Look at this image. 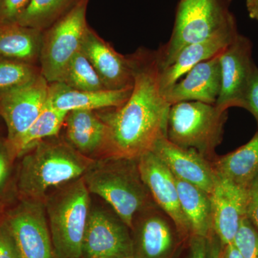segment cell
<instances>
[{
	"label": "cell",
	"instance_id": "cell-32",
	"mask_svg": "<svg viewBox=\"0 0 258 258\" xmlns=\"http://www.w3.org/2000/svg\"><path fill=\"white\" fill-rule=\"evenodd\" d=\"M0 258H20L16 243L8 225L0 228Z\"/></svg>",
	"mask_w": 258,
	"mask_h": 258
},
{
	"label": "cell",
	"instance_id": "cell-25",
	"mask_svg": "<svg viewBox=\"0 0 258 258\" xmlns=\"http://www.w3.org/2000/svg\"><path fill=\"white\" fill-rule=\"evenodd\" d=\"M81 0H30L16 23L44 32Z\"/></svg>",
	"mask_w": 258,
	"mask_h": 258
},
{
	"label": "cell",
	"instance_id": "cell-24",
	"mask_svg": "<svg viewBox=\"0 0 258 258\" xmlns=\"http://www.w3.org/2000/svg\"><path fill=\"white\" fill-rule=\"evenodd\" d=\"M67 112L56 109L48 103L31 126L9 151L11 157L28 152L35 144L45 139L57 137L64 125Z\"/></svg>",
	"mask_w": 258,
	"mask_h": 258
},
{
	"label": "cell",
	"instance_id": "cell-14",
	"mask_svg": "<svg viewBox=\"0 0 258 258\" xmlns=\"http://www.w3.org/2000/svg\"><path fill=\"white\" fill-rule=\"evenodd\" d=\"M176 178L198 186L211 195L217 174L209 160L196 150L178 147L162 136L152 151Z\"/></svg>",
	"mask_w": 258,
	"mask_h": 258
},
{
	"label": "cell",
	"instance_id": "cell-8",
	"mask_svg": "<svg viewBox=\"0 0 258 258\" xmlns=\"http://www.w3.org/2000/svg\"><path fill=\"white\" fill-rule=\"evenodd\" d=\"M133 258H179L184 240L157 205L139 212L131 227Z\"/></svg>",
	"mask_w": 258,
	"mask_h": 258
},
{
	"label": "cell",
	"instance_id": "cell-2",
	"mask_svg": "<svg viewBox=\"0 0 258 258\" xmlns=\"http://www.w3.org/2000/svg\"><path fill=\"white\" fill-rule=\"evenodd\" d=\"M83 178L89 192L106 201L130 229L137 214L156 205L141 176L138 159H94Z\"/></svg>",
	"mask_w": 258,
	"mask_h": 258
},
{
	"label": "cell",
	"instance_id": "cell-6",
	"mask_svg": "<svg viewBox=\"0 0 258 258\" xmlns=\"http://www.w3.org/2000/svg\"><path fill=\"white\" fill-rule=\"evenodd\" d=\"M227 119V111L215 105L180 102L170 107L166 137L178 147L195 149L212 161L223 139Z\"/></svg>",
	"mask_w": 258,
	"mask_h": 258
},
{
	"label": "cell",
	"instance_id": "cell-23",
	"mask_svg": "<svg viewBox=\"0 0 258 258\" xmlns=\"http://www.w3.org/2000/svg\"><path fill=\"white\" fill-rule=\"evenodd\" d=\"M212 165L217 175L247 187L258 174V132L234 152L217 156Z\"/></svg>",
	"mask_w": 258,
	"mask_h": 258
},
{
	"label": "cell",
	"instance_id": "cell-22",
	"mask_svg": "<svg viewBox=\"0 0 258 258\" xmlns=\"http://www.w3.org/2000/svg\"><path fill=\"white\" fill-rule=\"evenodd\" d=\"M175 181L180 205L189 224L191 235L208 238L214 232L210 195L176 177Z\"/></svg>",
	"mask_w": 258,
	"mask_h": 258
},
{
	"label": "cell",
	"instance_id": "cell-20",
	"mask_svg": "<svg viewBox=\"0 0 258 258\" xmlns=\"http://www.w3.org/2000/svg\"><path fill=\"white\" fill-rule=\"evenodd\" d=\"M66 140L76 150L93 159L104 154L108 139V128L94 111L77 110L69 112L64 120Z\"/></svg>",
	"mask_w": 258,
	"mask_h": 258
},
{
	"label": "cell",
	"instance_id": "cell-18",
	"mask_svg": "<svg viewBox=\"0 0 258 258\" xmlns=\"http://www.w3.org/2000/svg\"><path fill=\"white\" fill-rule=\"evenodd\" d=\"M238 34L237 23H235L208 38L184 47L170 66L161 69L160 86L163 94L194 66L222 52L235 40Z\"/></svg>",
	"mask_w": 258,
	"mask_h": 258
},
{
	"label": "cell",
	"instance_id": "cell-36",
	"mask_svg": "<svg viewBox=\"0 0 258 258\" xmlns=\"http://www.w3.org/2000/svg\"><path fill=\"white\" fill-rule=\"evenodd\" d=\"M8 174V161L6 154L0 152V187L4 184Z\"/></svg>",
	"mask_w": 258,
	"mask_h": 258
},
{
	"label": "cell",
	"instance_id": "cell-9",
	"mask_svg": "<svg viewBox=\"0 0 258 258\" xmlns=\"http://www.w3.org/2000/svg\"><path fill=\"white\" fill-rule=\"evenodd\" d=\"M49 83L41 74L30 83L0 91V115L8 126V152L46 106Z\"/></svg>",
	"mask_w": 258,
	"mask_h": 258
},
{
	"label": "cell",
	"instance_id": "cell-34",
	"mask_svg": "<svg viewBox=\"0 0 258 258\" xmlns=\"http://www.w3.org/2000/svg\"><path fill=\"white\" fill-rule=\"evenodd\" d=\"M208 239V258H221L222 245L220 239L214 232Z\"/></svg>",
	"mask_w": 258,
	"mask_h": 258
},
{
	"label": "cell",
	"instance_id": "cell-31",
	"mask_svg": "<svg viewBox=\"0 0 258 258\" xmlns=\"http://www.w3.org/2000/svg\"><path fill=\"white\" fill-rule=\"evenodd\" d=\"M242 108L252 113L258 126V68L254 69Z\"/></svg>",
	"mask_w": 258,
	"mask_h": 258
},
{
	"label": "cell",
	"instance_id": "cell-5",
	"mask_svg": "<svg viewBox=\"0 0 258 258\" xmlns=\"http://www.w3.org/2000/svg\"><path fill=\"white\" fill-rule=\"evenodd\" d=\"M232 0H179L169 41L157 50L162 69L170 66L184 47L208 38L237 23Z\"/></svg>",
	"mask_w": 258,
	"mask_h": 258
},
{
	"label": "cell",
	"instance_id": "cell-3",
	"mask_svg": "<svg viewBox=\"0 0 258 258\" xmlns=\"http://www.w3.org/2000/svg\"><path fill=\"white\" fill-rule=\"evenodd\" d=\"M28 152L22 164L20 187L26 199L32 200H44L51 189L82 177L94 159L57 137L38 142Z\"/></svg>",
	"mask_w": 258,
	"mask_h": 258
},
{
	"label": "cell",
	"instance_id": "cell-30",
	"mask_svg": "<svg viewBox=\"0 0 258 258\" xmlns=\"http://www.w3.org/2000/svg\"><path fill=\"white\" fill-rule=\"evenodd\" d=\"M246 216L258 231V174L247 185Z\"/></svg>",
	"mask_w": 258,
	"mask_h": 258
},
{
	"label": "cell",
	"instance_id": "cell-21",
	"mask_svg": "<svg viewBox=\"0 0 258 258\" xmlns=\"http://www.w3.org/2000/svg\"><path fill=\"white\" fill-rule=\"evenodd\" d=\"M43 32L17 23H0V55L33 64L39 60Z\"/></svg>",
	"mask_w": 258,
	"mask_h": 258
},
{
	"label": "cell",
	"instance_id": "cell-12",
	"mask_svg": "<svg viewBox=\"0 0 258 258\" xmlns=\"http://www.w3.org/2000/svg\"><path fill=\"white\" fill-rule=\"evenodd\" d=\"M7 225L14 238L20 258H57L44 200L26 199L10 217Z\"/></svg>",
	"mask_w": 258,
	"mask_h": 258
},
{
	"label": "cell",
	"instance_id": "cell-26",
	"mask_svg": "<svg viewBox=\"0 0 258 258\" xmlns=\"http://www.w3.org/2000/svg\"><path fill=\"white\" fill-rule=\"evenodd\" d=\"M60 83L81 91L107 90L103 86L92 64L81 50L70 62Z\"/></svg>",
	"mask_w": 258,
	"mask_h": 258
},
{
	"label": "cell",
	"instance_id": "cell-7",
	"mask_svg": "<svg viewBox=\"0 0 258 258\" xmlns=\"http://www.w3.org/2000/svg\"><path fill=\"white\" fill-rule=\"evenodd\" d=\"M89 0H81L69 13L43 32L40 74L47 83L62 82L68 66L81 50L88 25L86 11Z\"/></svg>",
	"mask_w": 258,
	"mask_h": 258
},
{
	"label": "cell",
	"instance_id": "cell-33",
	"mask_svg": "<svg viewBox=\"0 0 258 258\" xmlns=\"http://www.w3.org/2000/svg\"><path fill=\"white\" fill-rule=\"evenodd\" d=\"M186 258H208V239L201 236L191 235Z\"/></svg>",
	"mask_w": 258,
	"mask_h": 258
},
{
	"label": "cell",
	"instance_id": "cell-15",
	"mask_svg": "<svg viewBox=\"0 0 258 258\" xmlns=\"http://www.w3.org/2000/svg\"><path fill=\"white\" fill-rule=\"evenodd\" d=\"M81 51L106 89L115 91L133 87V69L129 57L118 53L89 26L83 37Z\"/></svg>",
	"mask_w": 258,
	"mask_h": 258
},
{
	"label": "cell",
	"instance_id": "cell-13",
	"mask_svg": "<svg viewBox=\"0 0 258 258\" xmlns=\"http://www.w3.org/2000/svg\"><path fill=\"white\" fill-rule=\"evenodd\" d=\"M138 164L141 176L154 203L174 221L183 240L188 242L191 231L180 205L175 177L152 152L138 158Z\"/></svg>",
	"mask_w": 258,
	"mask_h": 258
},
{
	"label": "cell",
	"instance_id": "cell-1",
	"mask_svg": "<svg viewBox=\"0 0 258 258\" xmlns=\"http://www.w3.org/2000/svg\"><path fill=\"white\" fill-rule=\"evenodd\" d=\"M129 58L134 74L130 96L121 106L98 113L108 128L102 157L138 159L166 134L171 105L161 90L158 51L140 49Z\"/></svg>",
	"mask_w": 258,
	"mask_h": 258
},
{
	"label": "cell",
	"instance_id": "cell-10",
	"mask_svg": "<svg viewBox=\"0 0 258 258\" xmlns=\"http://www.w3.org/2000/svg\"><path fill=\"white\" fill-rule=\"evenodd\" d=\"M82 257L133 258L130 227L113 209L91 208L83 237Z\"/></svg>",
	"mask_w": 258,
	"mask_h": 258
},
{
	"label": "cell",
	"instance_id": "cell-35",
	"mask_svg": "<svg viewBox=\"0 0 258 258\" xmlns=\"http://www.w3.org/2000/svg\"><path fill=\"white\" fill-rule=\"evenodd\" d=\"M221 258H243L233 243L223 246L222 248Z\"/></svg>",
	"mask_w": 258,
	"mask_h": 258
},
{
	"label": "cell",
	"instance_id": "cell-38",
	"mask_svg": "<svg viewBox=\"0 0 258 258\" xmlns=\"http://www.w3.org/2000/svg\"><path fill=\"white\" fill-rule=\"evenodd\" d=\"M83 258V257H82Z\"/></svg>",
	"mask_w": 258,
	"mask_h": 258
},
{
	"label": "cell",
	"instance_id": "cell-17",
	"mask_svg": "<svg viewBox=\"0 0 258 258\" xmlns=\"http://www.w3.org/2000/svg\"><path fill=\"white\" fill-rule=\"evenodd\" d=\"M220 53L194 66L169 88L164 94L168 103L171 106L185 101L215 105L221 90Z\"/></svg>",
	"mask_w": 258,
	"mask_h": 258
},
{
	"label": "cell",
	"instance_id": "cell-16",
	"mask_svg": "<svg viewBox=\"0 0 258 258\" xmlns=\"http://www.w3.org/2000/svg\"><path fill=\"white\" fill-rule=\"evenodd\" d=\"M210 198L214 232L222 246L232 243L241 221L247 217V187L217 174Z\"/></svg>",
	"mask_w": 258,
	"mask_h": 258
},
{
	"label": "cell",
	"instance_id": "cell-19",
	"mask_svg": "<svg viewBox=\"0 0 258 258\" xmlns=\"http://www.w3.org/2000/svg\"><path fill=\"white\" fill-rule=\"evenodd\" d=\"M132 89L81 91L63 83H50L47 103L67 113L77 110L95 111L121 106L130 96Z\"/></svg>",
	"mask_w": 258,
	"mask_h": 258
},
{
	"label": "cell",
	"instance_id": "cell-4",
	"mask_svg": "<svg viewBox=\"0 0 258 258\" xmlns=\"http://www.w3.org/2000/svg\"><path fill=\"white\" fill-rule=\"evenodd\" d=\"M90 195L82 176L57 186L44 199L57 258H82L83 237L91 208Z\"/></svg>",
	"mask_w": 258,
	"mask_h": 258
},
{
	"label": "cell",
	"instance_id": "cell-11",
	"mask_svg": "<svg viewBox=\"0 0 258 258\" xmlns=\"http://www.w3.org/2000/svg\"><path fill=\"white\" fill-rule=\"evenodd\" d=\"M221 90L215 106L224 111L242 108L244 98L257 67L252 58V43L239 33L220 55Z\"/></svg>",
	"mask_w": 258,
	"mask_h": 258
},
{
	"label": "cell",
	"instance_id": "cell-29",
	"mask_svg": "<svg viewBox=\"0 0 258 258\" xmlns=\"http://www.w3.org/2000/svg\"><path fill=\"white\" fill-rule=\"evenodd\" d=\"M30 0H0V23H16Z\"/></svg>",
	"mask_w": 258,
	"mask_h": 258
},
{
	"label": "cell",
	"instance_id": "cell-37",
	"mask_svg": "<svg viewBox=\"0 0 258 258\" xmlns=\"http://www.w3.org/2000/svg\"><path fill=\"white\" fill-rule=\"evenodd\" d=\"M249 18L258 21V0H246Z\"/></svg>",
	"mask_w": 258,
	"mask_h": 258
},
{
	"label": "cell",
	"instance_id": "cell-28",
	"mask_svg": "<svg viewBox=\"0 0 258 258\" xmlns=\"http://www.w3.org/2000/svg\"><path fill=\"white\" fill-rule=\"evenodd\" d=\"M232 243L243 258H258V231L247 217L241 221Z\"/></svg>",
	"mask_w": 258,
	"mask_h": 258
},
{
	"label": "cell",
	"instance_id": "cell-27",
	"mask_svg": "<svg viewBox=\"0 0 258 258\" xmlns=\"http://www.w3.org/2000/svg\"><path fill=\"white\" fill-rule=\"evenodd\" d=\"M37 71L33 64L6 58L0 60V91L23 86L35 79Z\"/></svg>",
	"mask_w": 258,
	"mask_h": 258
}]
</instances>
